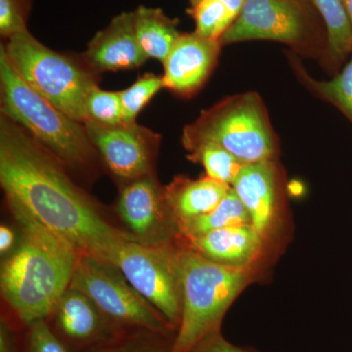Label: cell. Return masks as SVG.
<instances>
[{
  "label": "cell",
  "instance_id": "obj_1",
  "mask_svg": "<svg viewBox=\"0 0 352 352\" xmlns=\"http://www.w3.org/2000/svg\"><path fill=\"white\" fill-rule=\"evenodd\" d=\"M0 183L6 201L25 208L75 249L116 264L132 241L69 177L63 164L17 122L0 118Z\"/></svg>",
  "mask_w": 352,
  "mask_h": 352
},
{
  "label": "cell",
  "instance_id": "obj_2",
  "mask_svg": "<svg viewBox=\"0 0 352 352\" xmlns=\"http://www.w3.org/2000/svg\"><path fill=\"white\" fill-rule=\"evenodd\" d=\"M6 204L18 227V242L2 258L0 289L3 307L27 328L50 317L71 284L80 254L25 208Z\"/></svg>",
  "mask_w": 352,
  "mask_h": 352
},
{
  "label": "cell",
  "instance_id": "obj_3",
  "mask_svg": "<svg viewBox=\"0 0 352 352\" xmlns=\"http://www.w3.org/2000/svg\"><path fill=\"white\" fill-rule=\"evenodd\" d=\"M2 113L17 122L73 173L94 175L98 153L85 124L69 118L32 89L0 48Z\"/></svg>",
  "mask_w": 352,
  "mask_h": 352
},
{
  "label": "cell",
  "instance_id": "obj_4",
  "mask_svg": "<svg viewBox=\"0 0 352 352\" xmlns=\"http://www.w3.org/2000/svg\"><path fill=\"white\" fill-rule=\"evenodd\" d=\"M182 289V321L170 352H188L204 338L220 331L231 303L249 283L251 265L215 263L178 242Z\"/></svg>",
  "mask_w": 352,
  "mask_h": 352
},
{
  "label": "cell",
  "instance_id": "obj_5",
  "mask_svg": "<svg viewBox=\"0 0 352 352\" xmlns=\"http://www.w3.org/2000/svg\"><path fill=\"white\" fill-rule=\"evenodd\" d=\"M7 57L28 85L69 118L88 120L87 99L96 87L91 71L46 47L28 30L8 38Z\"/></svg>",
  "mask_w": 352,
  "mask_h": 352
},
{
  "label": "cell",
  "instance_id": "obj_6",
  "mask_svg": "<svg viewBox=\"0 0 352 352\" xmlns=\"http://www.w3.org/2000/svg\"><path fill=\"white\" fill-rule=\"evenodd\" d=\"M183 140L188 150L204 143L219 146L244 164L270 162L274 153L270 127L254 94L208 111L187 127Z\"/></svg>",
  "mask_w": 352,
  "mask_h": 352
},
{
  "label": "cell",
  "instance_id": "obj_7",
  "mask_svg": "<svg viewBox=\"0 0 352 352\" xmlns=\"http://www.w3.org/2000/svg\"><path fill=\"white\" fill-rule=\"evenodd\" d=\"M69 287L85 294L122 327L176 333L161 312L131 286L112 263L80 256Z\"/></svg>",
  "mask_w": 352,
  "mask_h": 352
},
{
  "label": "cell",
  "instance_id": "obj_8",
  "mask_svg": "<svg viewBox=\"0 0 352 352\" xmlns=\"http://www.w3.org/2000/svg\"><path fill=\"white\" fill-rule=\"evenodd\" d=\"M179 240L163 245L127 241L115 264L131 286L159 310L176 331L182 314Z\"/></svg>",
  "mask_w": 352,
  "mask_h": 352
},
{
  "label": "cell",
  "instance_id": "obj_9",
  "mask_svg": "<svg viewBox=\"0 0 352 352\" xmlns=\"http://www.w3.org/2000/svg\"><path fill=\"white\" fill-rule=\"evenodd\" d=\"M115 212L120 228L134 242L163 245L182 239L164 187L155 175L122 185Z\"/></svg>",
  "mask_w": 352,
  "mask_h": 352
},
{
  "label": "cell",
  "instance_id": "obj_10",
  "mask_svg": "<svg viewBox=\"0 0 352 352\" xmlns=\"http://www.w3.org/2000/svg\"><path fill=\"white\" fill-rule=\"evenodd\" d=\"M83 124L106 168L120 186L155 175L157 134L136 122L107 126L89 120Z\"/></svg>",
  "mask_w": 352,
  "mask_h": 352
},
{
  "label": "cell",
  "instance_id": "obj_11",
  "mask_svg": "<svg viewBox=\"0 0 352 352\" xmlns=\"http://www.w3.org/2000/svg\"><path fill=\"white\" fill-rule=\"evenodd\" d=\"M46 321L73 352L96 351L133 330L116 323L85 294L71 287L58 300Z\"/></svg>",
  "mask_w": 352,
  "mask_h": 352
},
{
  "label": "cell",
  "instance_id": "obj_12",
  "mask_svg": "<svg viewBox=\"0 0 352 352\" xmlns=\"http://www.w3.org/2000/svg\"><path fill=\"white\" fill-rule=\"evenodd\" d=\"M302 32V14L295 0H245L239 16L222 34L219 43L252 39L295 43Z\"/></svg>",
  "mask_w": 352,
  "mask_h": 352
},
{
  "label": "cell",
  "instance_id": "obj_13",
  "mask_svg": "<svg viewBox=\"0 0 352 352\" xmlns=\"http://www.w3.org/2000/svg\"><path fill=\"white\" fill-rule=\"evenodd\" d=\"M219 41L198 34H182L164 60V87L191 94L203 85L217 61Z\"/></svg>",
  "mask_w": 352,
  "mask_h": 352
},
{
  "label": "cell",
  "instance_id": "obj_14",
  "mask_svg": "<svg viewBox=\"0 0 352 352\" xmlns=\"http://www.w3.org/2000/svg\"><path fill=\"white\" fill-rule=\"evenodd\" d=\"M85 57L95 71L134 69L144 64L148 56L136 38L134 12L120 14L97 32Z\"/></svg>",
  "mask_w": 352,
  "mask_h": 352
},
{
  "label": "cell",
  "instance_id": "obj_15",
  "mask_svg": "<svg viewBox=\"0 0 352 352\" xmlns=\"http://www.w3.org/2000/svg\"><path fill=\"white\" fill-rule=\"evenodd\" d=\"M185 244L215 263L251 265L263 249V238L252 226L228 227L182 239Z\"/></svg>",
  "mask_w": 352,
  "mask_h": 352
},
{
  "label": "cell",
  "instance_id": "obj_16",
  "mask_svg": "<svg viewBox=\"0 0 352 352\" xmlns=\"http://www.w3.org/2000/svg\"><path fill=\"white\" fill-rule=\"evenodd\" d=\"M232 189L249 212L252 226L263 238L272 226L276 206L275 173L270 161L245 164Z\"/></svg>",
  "mask_w": 352,
  "mask_h": 352
},
{
  "label": "cell",
  "instance_id": "obj_17",
  "mask_svg": "<svg viewBox=\"0 0 352 352\" xmlns=\"http://www.w3.org/2000/svg\"><path fill=\"white\" fill-rule=\"evenodd\" d=\"M230 185L207 177H178L164 187L166 200L178 226L210 214L227 195Z\"/></svg>",
  "mask_w": 352,
  "mask_h": 352
},
{
  "label": "cell",
  "instance_id": "obj_18",
  "mask_svg": "<svg viewBox=\"0 0 352 352\" xmlns=\"http://www.w3.org/2000/svg\"><path fill=\"white\" fill-rule=\"evenodd\" d=\"M134 27L139 45L148 58L164 62L182 34L175 24L160 9L140 6L134 12Z\"/></svg>",
  "mask_w": 352,
  "mask_h": 352
},
{
  "label": "cell",
  "instance_id": "obj_19",
  "mask_svg": "<svg viewBox=\"0 0 352 352\" xmlns=\"http://www.w3.org/2000/svg\"><path fill=\"white\" fill-rule=\"evenodd\" d=\"M244 226H252L251 217L235 191L231 188L210 214L180 223L179 230L182 239H187L217 229Z\"/></svg>",
  "mask_w": 352,
  "mask_h": 352
},
{
  "label": "cell",
  "instance_id": "obj_20",
  "mask_svg": "<svg viewBox=\"0 0 352 352\" xmlns=\"http://www.w3.org/2000/svg\"><path fill=\"white\" fill-rule=\"evenodd\" d=\"M326 28L331 54L342 59L352 52V25L342 0H314Z\"/></svg>",
  "mask_w": 352,
  "mask_h": 352
},
{
  "label": "cell",
  "instance_id": "obj_21",
  "mask_svg": "<svg viewBox=\"0 0 352 352\" xmlns=\"http://www.w3.org/2000/svg\"><path fill=\"white\" fill-rule=\"evenodd\" d=\"M189 151L194 162L203 164L208 177L226 184L232 185L245 166L231 153L212 143H204Z\"/></svg>",
  "mask_w": 352,
  "mask_h": 352
},
{
  "label": "cell",
  "instance_id": "obj_22",
  "mask_svg": "<svg viewBox=\"0 0 352 352\" xmlns=\"http://www.w3.org/2000/svg\"><path fill=\"white\" fill-rule=\"evenodd\" d=\"M175 337V333L133 329L92 352H170Z\"/></svg>",
  "mask_w": 352,
  "mask_h": 352
},
{
  "label": "cell",
  "instance_id": "obj_23",
  "mask_svg": "<svg viewBox=\"0 0 352 352\" xmlns=\"http://www.w3.org/2000/svg\"><path fill=\"white\" fill-rule=\"evenodd\" d=\"M196 34L203 38L219 41L232 24V18L220 0H197L193 10Z\"/></svg>",
  "mask_w": 352,
  "mask_h": 352
},
{
  "label": "cell",
  "instance_id": "obj_24",
  "mask_svg": "<svg viewBox=\"0 0 352 352\" xmlns=\"http://www.w3.org/2000/svg\"><path fill=\"white\" fill-rule=\"evenodd\" d=\"M164 87L163 76L145 75L126 90L120 91L124 124L136 122V117L150 99Z\"/></svg>",
  "mask_w": 352,
  "mask_h": 352
},
{
  "label": "cell",
  "instance_id": "obj_25",
  "mask_svg": "<svg viewBox=\"0 0 352 352\" xmlns=\"http://www.w3.org/2000/svg\"><path fill=\"white\" fill-rule=\"evenodd\" d=\"M85 106L88 120L107 126L124 124L120 92L106 91L96 85L90 90Z\"/></svg>",
  "mask_w": 352,
  "mask_h": 352
},
{
  "label": "cell",
  "instance_id": "obj_26",
  "mask_svg": "<svg viewBox=\"0 0 352 352\" xmlns=\"http://www.w3.org/2000/svg\"><path fill=\"white\" fill-rule=\"evenodd\" d=\"M314 85L322 95L352 120V56L344 69L333 80L314 82Z\"/></svg>",
  "mask_w": 352,
  "mask_h": 352
},
{
  "label": "cell",
  "instance_id": "obj_27",
  "mask_svg": "<svg viewBox=\"0 0 352 352\" xmlns=\"http://www.w3.org/2000/svg\"><path fill=\"white\" fill-rule=\"evenodd\" d=\"M24 352H73L53 332L46 320L25 329Z\"/></svg>",
  "mask_w": 352,
  "mask_h": 352
},
{
  "label": "cell",
  "instance_id": "obj_28",
  "mask_svg": "<svg viewBox=\"0 0 352 352\" xmlns=\"http://www.w3.org/2000/svg\"><path fill=\"white\" fill-rule=\"evenodd\" d=\"M27 19L25 0H0V32L4 38L25 31Z\"/></svg>",
  "mask_w": 352,
  "mask_h": 352
},
{
  "label": "cell",
  "instance_id": "obj_29",
  "mask_svg": "<svg viewBox=\"0 0 352 352\" xmlns=\"http://www.w3.org/2000/svg\"><path fill=\"white\" fill-rule=\"evenodd\" d=\"M25 329L3 307L0 315V352H24Z\"/></svg>",
  "mask_w": 352,
  "mask_h": 352
},
{
  "label": "cell",
  "instance_id": "obj_30",
  "mask_svg": "<svg viewBox=\"0 0 352 352\" xmlns=\"http://www.w3.org/2000/svg\"><path fill=\"white\" fill-rule=\"evenodd\" d=\"M188 352H249L224 339L220 331L204 338Z\"/></svg>",
  "mask_w": 352,
  "mask_h": 352
},
{
  "label": "cell",
  "instance_id": "obj_31",
  "mask_svg": "<svg viewBox=\"0 0 352 352\" xmlns=\"http://www.w3.org/2000/svg\"><path fill=\"white\" fill-rule=\"evenodd\" d=\"M18 242V232L7 224L0 226V254L1 258L10 254Z\"/></svg>",
  "mask_w": 352,
  "mask_h": 352
},
{
  "label": "cell",
  "instance_id": "obj_32",
  "mask_svg": "<svg viewBox=\"0 0 352 352\" xmlns=\"http://www.w3.org/2000/svg\"><path fill=\"white\" fill-rule=\"evenodd\" d=\"M220 1L226 7L227 11H228L230 17L232 18L233 22L239 16L245 3V0H220Z\"/></svg>",
  "mask_w": 352,
  "mask_h": 352
},
{
  "label": "cell",
  "instance_id": "obj_33",
  "mask_svg": "<svg viewBox=\"0 0 352 352\" xmlns=\"http://www.w3.org/2000/svg\"><path fill=\"white\" fill-rule=\"evenodd\" d=\"M342 1L352 25V0H342Z\"/></svg>",
  "mask_w": 352,
  "mask_h": 352
}]
</instances>
